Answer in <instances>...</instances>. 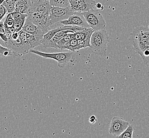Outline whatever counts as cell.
<instances>
[{"label": "cell", "instance_id": "6da1fadb", "mask_svg": "<svg viewBox=\"0 0 149 138\" xmlns=\"http://www.w3.org/2000/svg\"><path fill=\"white\" fill-rule=\"evenodd\" d=\"M135 51L140 55L146 66H149V28L144 26L135 27L129 38Z\"/></svg>", "mask_w": 149, "mask_h": 138}, {"label": "cell", "instance_id": "7a4b0ae2", "mask_svg": "<svg viewBox=\"0 0 149 138\" xmlns=\"http://www.w3.org/2000/svg\"><path fill=\"white\" fill-rule=\"evenodd\" d=\"M110 39L109 34L105 29L94 31L91 38L90 49L91 51L98 56H105L107 45Z\"/></svg>", "mask_w": 149, "mask_h": 138}, {"label": "cell", "instance_id": "3957f363", "mask_svg": "<svg viewBox=\"0 0 149 138\" xmlns=\"http://www.w3.org/2000/svg\"><path fill=\"white\" fill-rule=\"evenodd\" d=\"M18 32L19 37L17 39L11 38L6 44V47L11 49L15 56L26 54L31 49V46L24 35L23 30H21Z\"/></svg>", "mask_w": 149, "mask_h": 138}, {"label": "cell", "instance_id": "277c9868", "mask_svg": "<svg viewBox=\"0 0 149 138\" xmlns=\"http://www.w3.org/2000/svg\"><path fill=\"white\" fill-rule=\"evenodd\" d=\"M29 52L46 58L54 59L57 62L58 66L61 68L66 66L69 62H73L75 61V54L74 52L72 51L47 53L40 52L33 49H30Z\"/></svg>", "mask_w": 149, "mask_h": 138}, {"label": "cell", "instance_id": "5b68a950", "mask_svg": "<svg viewBox=\"0 0 149 138\" xmlns=\"http://www.w3.org/2000/svg\"><path fill=\"white\" fill-rule=\"evenodd\" d=\"M91 28L95 31L105 29L106 21L103 15L95 9H93L83 12Z\"/></svg>", "mask_w": 149, "mask_h": 138}, {"label": "cell", "instance_id": "8992f818", "mask_svg": "<svg viewBox=\"0 0 149 138\" xmlns=\"http://www.w3.org/2000/svg\"><path fill=\"white\" fill-rule=\"evenodd\" d=\"M27 17L36 25L40 27L45 34L49 31V27L52 25L51 18L49 15L36 12H29L27 14Z\"/></svg>", "mask_w": 149, "mask_h": 138}, {"label": "cell", "instance_id": "52a82bcc", "mask_svg": "<svg viewBox=\"0 0 149 138\" xmlns=\"http://www.w3.org/2000/svg\"><path fill=\"white\" fill-rule=\"evenodd\" d=\"M74 13V12L72 10L70 6L61 8L52 6L50 17L52 25L59 22L60 23L63 20H67Z\"/></svg>", "mask_w": 149, "mask_h": 138}, {"label": "cell", "instance_id": "ba28073f", "mask_svg": "<svg viewBox=\"0 0 149 138\" xmlns=\"http://www.w3.org/2000/svg\"><path fill=\"white\" fill-rule=\"evenodd\" d=\"M130 123L123 118L114 117L112 118L109 126V134L118 137L129 125Z\"/></svg>", "mask_w": 149, "mask_h": 138}, {"label": "cell", "instance_id": "9c48e42d", "mask_svg": "<svg viewBox=\"0 0 149 138\" xmlns=\"http://www.w3.org/2000/svg\"><path fill=\"white\" fill-rule=\"evenodd\" d=\"M60 23L63 24V25H72L84 28H91L83 12H74L68 19L60 21Z\"/></svg>", "mask_w": 149, "mask_h": 138}, {"label": "cell", "instance_id": "30bf717a", "mask_svg": "<svg viewBox=\"0 0 149 138\" xmlns=\"http://www.w3.org/2000/svg\"><path fill=\"white\" fill-rule=\"evenodd\" d=\"M85 28H86L79 27V26H72V25H63V26H61L60 27L49 30L46 33V34H45L42 39L41 40V44L43 45V46L46 45L49 43V41L52 39V38L54 36V35L56 33H57L58 32H60V31L72 30L74 32H77L78 30L84 29Z\"/></svg>", "mask_w": 149, "mask_h": 138}, {"label": "cell", "instance_id": "8fae6325", "mask_svg": "<svg viewBox=\"0 0 149 138\" xmlns=\"http://www.w3.org/2000/svg\"><path fill=\"white\" fill-rule=\"evenodd\" d=\"M21 30L26 32L33 34L37 38L38 40L40 42L45 34L40 27L36 25L28 17L26 18L25 23Z\"/></svg>", "mask_w": 149, "mask_h": 138}, {"label": "cell", "instance_id": "7c38bea8", "mask_svg": "<svg viewBox=\"0 0 149 138\" xmlns=\"http://www.w3.org/2000/svg\"><path fill=\"white\" fill-rule=\"evenodd\" d=\"M52 6L49 1L39 0L32 3L29 12H36L46 15H50Z\"/></svg>", "mask_w": 149, "mask_h": 138}, {"label": "cell", "instance_id": "4fadbf2b", "mask_svg": "<svg viewBox=\"0 0 149 138\" xmlns=\"http://www.w3.org/2000/svg\"><path fill=\"white\" fill-rule=\"evenodd\" d=\"M74 31L72 30H63L60 32H58L54 35V36L52 38V39L49 41V43L46 45H45L44 47L45 48H55L56 49H59L58 46V43L59 40L64 37L66 34L68 33H74Z\"/></svg>", "mask_w": 149, "mask_h": 138}, {"label": "cell", "instance_id": "5bb4252c", "mask_svg": "<svg viewBox=\"0 0 149 138\" xmlns=\"http://www.w3.org/2000/svg\"><path fill=\"white\" fill-rule=\"evenodd\" d=\"M12 15L15 20L14 27L16 30V32H19L22 29L24 26L26 18L27 17V15L21 13L17 11L12 13Z\"/></svg>", "mask_w": 149, "mask_h": 138}, {"label": "cell", "instance_id": "9a60e30c", "mask_svg": "<svg viewBox=\"0 0 149 138\" xmlns=\"http://www.w3.org/2000/svg\"><path fill=\"white\" fill-rule=\"evenodd\" d=\"M31 0H17L15 3V11L23 14H28L31 7Z\"/></svg>", "mask_w": 149, "mask_h": 138}, {"label": "cell", "instance_id": "2e32d148", "mask_svg": "<svg viewBox=\"0 0 149 138\" xmlns=\"http://www.w3.org/2000/svg\"><path fill=\"white\" fill-rule=\"evenodd\" d=\"M94 31L92 28H86L84 29L74 32L73 37L77 40H84L88 38L91 37Z\"/></svg>", "mask_w": 149, "mask_h": 138}, {"label": "cell", "instance_id": "e0dca14e", "mask_svg": "<svg viewBox=\"0 0 149 138\" xmlns=\"http://www.w3.org/2000/svg\"><path fill=\"white\" fill-rule=\"evenodd\" d=\"M73 37H74V33H68L62 38L58 43V46L59 47V49H60L61 51L64 50L65 46L69 43V41L72 39Z\"/></svg>", "mask_w": 149, "mask_h": 138}, {"label": "cell", "instance_id": "ac0fdd59", "mask_svg": "<svg viewBox=\"0 0 149 138\" xmlns=\"http://www.w3.org/2000/svg\"><path fill=\"white\" fill-rule=\"evenodd\" d=\"M23 34H24V35L25 36L26 38L27 39V40H28L29 44H30V45L31 46V49H34L35 47H36V46H40V45H41V42L38 40L37 38L35 36H33V34H29L28 32H26L24 31H23Z\"/></svg>", "mask_w": 149, "mask_h": 138}, {"label": "cell", "instance_id": "d6986e66", "mask_svg": "<svg viewBox=\"0 0 149 138\" xmlns=\"http://www.w3.org/2000/svg\"><path fill=\"white\" fill-rule=\"evenodd\" d=\"M17 0H6L2 4L6 7L8 13H13L15 11V3Z\"/></svg>", "mask_w": 149, "mask_h": 138}, {"label": "cell", "instance_id": "ffe728a7", "mask_svg": "<svg viewBox=\"0 0 149 138\" xmlns=\"http://www.w3.org/2000/svg\"><path fill=\"white\" fill-rule=\"evenodd\" d=\"M50 3L53 6L66 8L70 6L69 0H50Z\"/></svg>", "mask_w": 149, "mask_h": 138}, {"label": "cell", "instance_id": "44dd1931", "mask_svg": "<svg viewBox=\"0 0 149 138\" xmlns=\"http://www.w3.org/2000/svg\"><path fill=\"white\" fill-rule=\"evenodd\" d=\"M4 26L6 29H8L13 27L15 25V20L12 15V13H9L8 15H6L4 20Z\"/></svg>", "mask_w": 149, "mask_h": 138}, {"label": "cell", "instance_id": "7402d4cb", "mask_svg": "<svg viewBox=\"0 0 149 138\" xmlns=\"http://www.w3.org/2000/svg\"><path fill=\"white\" fill-rule=\"evenodd\" d=\"M133 131H134V127H133L132 125L129 124V125L127 127V129L118 137V138H132Z\"/></svg>", "mask_w": 149, "mask_h": 138}, {"label": "cell", "instance_id": "603a6c76", "mask_svg": "<svg viewBox=\"0 0 149 138\" xmlns=\"http://www.w3.org/2000/svg\"><path fill=\"white\" fill-rule=\"evenodd\" d=\"M78 45V40L73 37L69 41V43L67 44L65 47V49H68L70 51L74 52L77 51V46Z\"/></svg>", "mask_w": 149, "mask_h": 138}, {"label": "cell", "instance_id": "cb8c5ba5", "mask_svg": "<svg viewBox=\"0 0 149 138\" xmlns=\"http://www.w3.org/2000/svg\"><path fill=\"white\" fill-rule=\"evenodd\" d=\"M91 38H88L84 40H78L77 50L91 47Z\"/></svg>", "mask_w": 149, "mask_h": 138}, {"label": "cell", "instance_id": "d4e9b609", "mask_svg": "<svg viewBox=\"0 0 149 138\" xmlns=\"http://www.w3.org/2000/svg\"><path fill=\"white\" fill-rule=\"evenodd\" d=\"M0 53L6 56H11V55H13V52L11 49H9V48H8L6 47L2 46L1 44H0Z\"/></svg>", "mask_w": 149, "mask_h": 138}, {"label": "cell", "instance_id": "484cf974", "mask_svg": "<svg viewBox=\"0 0 149 138\" xmlns=\"http://www.w3.org/2000/svg\"><path fill=\"white\" fill-rule=\"evenodd\" d=\"M7 13H9L7 9L6 8L3 4H1L0 6V20H2L3 19V18L6 17V15Z\"/></svg>", "mask_w": 149, "mask_h": 138}, {"label": "cell", "instance_id": "4316f807", "mask_svg": "<svg viewBox=\"0 0 149 138\" xmlns=\"http://www.w3.org/2000/svg\"><path fill=\"white\" fill-rule=\"evenodd\" d=\"M6 27L2 20L0 22V34H4L6 32Z\"/></svg>", "mask_w": 149, "mask_h": 138}, {"label": "cell", "instance_id": "83f0119b", "mask_svg": "<svg viewBox=\"0 0 149 138\" xmlns=\"http://www.w3.org/2000/svg\"><path fill=\"white\" fill-rule=\"evenodd\" d=\"M89 121L91 123L94 124L96 122L97 118L95 117V115H92L89 118Z\"/></svg>", "mask_w": 149, "mask_h": 138}, {"label": "cell", "instance_id": "f1b7e54d", "mask_svg": "<svg viewBox=\"0 0 149 138\" xmlns=\"http://www.w3.org/2000/svg\"><path fill=\"white\" fill-rule=\"evenodd\" d=\"M20 37L19 32H15V33H13L12 34V38L14 39H17L18 38Z\"/></svg>", "mask_w": 149, "mask_h": 138}, {"label": "cell", "instance_id": "f546056e", "mask_svg": "<svg viewBox=\"0 0 149 138\" xmlns=\"http://www.w3.org/2000/svg\"><path fill=\"white\" fill-rule=\"evenodd\" d=\"M103 7L102 4L100 3H96V8L98 9H102V8Z\"/></svg>", "mask_w": 149, "mask_h": 138}, {"label": "cell", "instance_id": "4dcf8cb0", "mask_svg": "<svg viewBox=\"0 0 149 138\" xmlns=\"http://www.w3.org/2000/svg\"><path fill=\"white\" fill-rule=\"evenodd\" d=\"M31 1L32 3H33L37 2L39 0H31Z\"/></svg>", "mask_w": 149, "mask_h": 138}, {"label": "cell", "instance_id": "1f68e13d", "mask_svg": "<svg viewBox=\"0 0 149 138\" xmlns=\"http://www.w3.org/2000/svg\"><path fill=\"white\" fill-rule=\"evenodd\" d=\"M4 1H6V0H0V3H1V4H2Z\"/></svg>", "mask_w": 149, "mask_h": 138}, {"label": "cell", "instance_id": "d6a6232c", "mask_svg": "<svg viewBox=\"0 0 149 138\" xmlns=\"http://www.w3.org/2000/svg\"><path fill=\"white\" fill-rule=\"evenodd\" d=\"M44 1H50V0H44Z\"/></svg>", "mask_w": 149, "mask_h": 138}, {"label": "cell", "instance_id": "836d02e7", "mask_svg": "<svg viewBox=\"0 0 149 138\" xmlns=\"http://www.w3.org/2000/svg\"></svg>", "mask_w": 149, "mask_h": 138}]
</instances>
